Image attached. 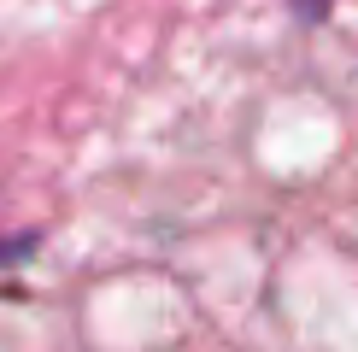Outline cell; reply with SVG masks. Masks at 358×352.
<instances>
[{
  "label": "cell",
  "instance_id": "cell-1",
  "mask_svg": "<svg viewBox=\"0 0 358 352\" xmlns=\"http://www.w3.org/2000/svg\"><path fill=\"white\" fill-rule=\"evenodd\" d=\"M288 6H294V18H300V24H323L335 12V0H288Z\"/></svg>",
  "mask_w": 358,
  "mask_h": 352
}]
</instances>
